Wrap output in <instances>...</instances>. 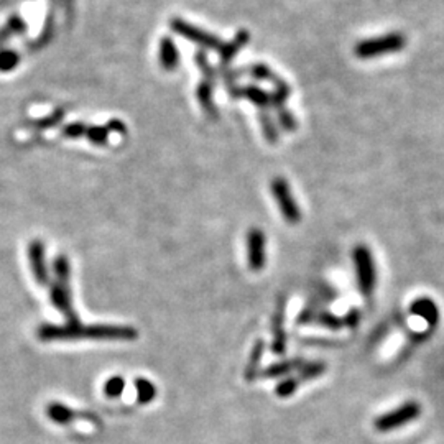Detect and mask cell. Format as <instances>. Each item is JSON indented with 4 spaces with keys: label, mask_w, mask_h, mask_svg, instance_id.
Instances as JSON below:
<instances>
[{
    "label": "cell",
    "mask_w": 444,
    "mask_h": 444,
    "mask_svg": "<svg viewBox=\"0 0 444 444\" xmlns=\"http://www.w3.org/2000/svg\"><path fill=\"white\" fill-rule=\"evenodd\" d=\"M258 118H260V126H262L265 138H267L270 143L278 142V127H277V122H273V118L268 116L267 111H265V112H260Z\"/></svg>",
    "instance_id": "cell-21"
},
{
    "label": "cell",
    "mask_w": 444,
    "mask_h": 444,
    "mask_svg": "<svg viewBox=\"0 0 444 444\" xmlns=\"http://www.w3.org/2000/svg\"><path fill=\"white\" fill-rule=\"evenodd\" d=\"M270 189H272V194L277 201L280 213L283 216V219L290 224H296V222L301 221V209L298 206L296 199L291 193V188L286 180L283 178H275L270 185Z\"/></svg>",
    "instance_id": "cell-6"
},
{
    "label": "cell",
    "mask_w": 444,
    "mask_h": 444,
    "mask_svg": "<svg viewBox=\"0 0 444 444\" xmlns=\"http://www.w3.org/2000/svg\"><path fill=\"white\" fill-rule=\"evenodd\" d=\"M248 74H251L253 79L270 81V83H273V84H277L280 81L278 76H275L272 69H270L268 66H263V64H253V66L248 68Z\"/></svg>",
    "instance_id": "cell-24"
},
{
    "label": "cell",
    "mask_w": 444,
    "mask_h": 444,
    "mask_svg": "<svg viewBox=\"0 0 444 444\" xmlns=\"http://www.w3.org/2000/svg\"><path fill=\"white\" fill-rule=\"evenodd\" d=\"M420 415H421V405L418 402H415V400H410V402L402 403L395 410L387 411L385 415L378 416L373 426H375L377 431L388 433L398 430V428H403L405 425L411 423V421L418 420Z\"/></svg>",
    "instance_id": "cell-5"
},
{
    "label": "cell",
    "mask_w": 444,
    "mask_h": 444,
    "mask_svg": "<svg viewBox=\"0 0 444 444\" xmlns=\"http://www.w3.org/2000/svg\"><path fill=\"white\" fill-rule=\"evenodd\" d=\"M324 372H326V364H323V362H310V364H303L300 367L298 378H300V382H308L321 377Z\"/></svg>",
    "instance_id": "cell-20"
},
{
    "label": "cell",
    "mask_w": 444,
    "mask_h": 444,
    "mask_svg": "<svg viewBox=\"0 0 444 444\" xmlns=\"http://www.w3.org/2000/svg\"><path fill=\"white\" fill-rule=\"evenodd\" d=\"M53 272H55V283L50 288V301L63 316L66 318V324L76 326L79 324V318L76 315L73 308V296H71V285H69V277H71V265L66 256H58L53 262Z\"/></svg>",
    "instance_id": "cell-2"
},
{
    "label": "cell",
    "mask_w": 444,
    "mask_h": 444,
    "mask_svg": "<svg viewBox=\"0 0 444 444\" xmlns=\"http://www.w3.org/2000/svg\"><path fill=\"white\" fill-rule=\"evenodd\" d=\"M405 45H407V38H405L403 34L395 31V34H387L359 41L354 46V55L359 59H372L388 55V53L402 51Z\"/></svg>",
    "instance_id": "cell-3"
},
{
    "label": "cell",
    "mask_w": 444,
    "mask_h": 444,
    "mask_svg": "<svg viewBox=\"0 0 444 444\" xmlns=\"http://www.w3.org/2000/svg\"><path fill=\"white\" fill-rule=\"evenodd\" d=\"M270 94H272V106L278 111L281 107H285V102L288 101V97L291 94V88L285 83V81L280 79L278 83L275 84V91Z\"/></svg>",
    "instance_id": "cell-22"
},
{
    "label": "cell",
    "mask_w": 444,
    "mask_h": 444,
    "mask_svg": "<svg viewBox=\"0 0 444 444\" xmlns=\"http://www.w3.org/2000/svg\"><path fill=\"white\" fill-rule=\"evenodd\" d=\"M46 415H48V418H50L51 421H55V423L58 425H68V423H71L73 420L78 418V416H81L79 413H76L74 410L68 408L66 405L58 403V402H53L48 405Z\"/></svg>",
    "instance_id": "cell-15"
},
{
    "label": "cell",
    "mask_w": 444,
    "mask_h": 444,
    "mask_svg": "<svg viewBox=\"0 0 444 444\" xmlns=\"http://www.w3.org/2000/svg\"><path fill=\"white\" fill-rule=\"evenodd\" d=\"M277 116H278V123L285 130H295L298 127V122H296L295 116L288 109H286V107H281V109H278Z\"/></svg>",
    "instance_id": "cell-30"
},
{
    "label": "cell",
    "mask_w": 444,
    "mask_h": 444,
    "mask_svg": "<svg viewBox=\"0 0 444 444\" xmlns=\"http://www.w3.org/2000/svg\"><path fill=\"white\" fill-rule=\"evenodd\" d=\"M20 55L15 50H0V73H10L19 66Z\"/></svg>",
    "instance_id": "cell-23"
},
{
    "label": "cell",
    "mask_w": 444,
    "mask_h": 444,
    "mask_svg": "<svg viewBox=\"0 0 444 444\" xmlns=\"http://www.w3.org/2000/svg\"><path fill=\"white\" fill-rule=\"evenodd\" d=\"M107 130H109V132H121V133H123V132H126V126H123L122 121H117V118H113V121H111L109 123H107Z\"/></svg>",
    "instance_id": "cell-33"
},
{
    "label": "cell",
    "mask_w": 444,
    "mask_h": 444,
    "mask_svg": "<svg viewBox=\"0 0 444 444\" xmlns=\"http://www.w3.org/2000/svg\"><path fill=\"white\" fill-rule=\"evenodd\" d=\"M300 321H315L323 324V326H328L331 329H339L344 324V319H339L333 315H328V313H310L305 311L301 315Z\"/></svg>",
    "instance_id": "cell-17"
},
{
    "label": "cell",
    "mask_w": 444,
    "mask_h": 444,
    "mask_svg": "<svg viewBox=\"0 0 444 444\" xmlns=\"http://www.w3.org/2000/svg\"><path fill=\"white\" fill-rule=\"evenodd\" d=\"M26 31V21L20 17V15H12L7 20L2 29H0V48L7 45L9 40H12L14 36L24 35Z\"/></svg>",
    "instance_id": "cell-14"
},
{
    "label": "cell",
    "mask_w": 444,
    "mask_h": 444,
    "mask_svg": "<svg viewBox=\"0 0 444 444\" xmlns=\"http://www.w3.org/2000/svg\"><path fill=\"white\" fill-rule=\"evenodd\" d=\"M86 132H88V126L81 122H74L69 123L63 128V135L68 138H79V137H86Z\"/></svg>",
    "instance_id": "cell-31"
},
{
    "label": "cell",
    "mask_w": 444,
    "mask_h": 444,
    "mask_svg": "<svg viewBox=\"0 0 444 444\" xmlns=\"http://www.w3.org/2000/svg\"><path fill=\"white\" fill-rule=\"evenodd\" d=\"M196 64L199 66V69H201V73H203V76H204V79L206 81H211V83H214V79L218 78V74H219V71H216V69L211 66L209 64V61H208V58H206V55L203 51H199V53H196Z\"/></svg>",
    "instance_id": "cell-28"
},
{
    "label": "cell",
    "mask_w": 444,
    "mask_h": 444,
    "mask_svg": "<svg viewBox=\"0 0 444 444\" xmlns=\"http://www.w3.org/2000/svg\"><path fill=\"white\" fill-rule=\"evenodd\" d=\"M263 343L262 340H257L256 345H253V349L251 352V360H248V365L246 369V378L247 380H253L258 375V365H260V360H262L263 357Z\"/></svg>",
    "instance_id": "cell-19"
},
{
    "label": "cell",
    "mask_w": 444,
    "mask_h": 444,
    "mask_svg": "<svg viewBox=\"0 0 444 444\" xmlns=\"http://www.w3.org/2000/svg\"><path fill=\"white\" fill-rule=\"evenodd\" d=\"M352 260H354L357 286L364 296H370L375 290L377 283V268L373 262V256L367 246H357L352 251Z\"/></svg>",
    "instance_id": "cell-4"
},
{
    "label": "cell",
    "mask_w": 444,
    "mask_h": 444,
    "mask_svg": "<svg viewBox=\"0 0 444 444\" xmlns=\"http://www.w3.org/2000/svg\"><path fill=\"white\" fill-rule=\"evenodd\" d=\"M281 308H280V313L278 316H275V329H273V334H275V340H273V352H277V354H283L285 352V333H283V328H281Z\"/></svg>",
    "instance_id": "cell-26"
},
{
    "label": "cell",
    "mask_w": 444,
    "mask_h": 444,
    "mask_svg": "<svg viewBox=\"0 0 444 444\" xmlns=\"http://www.w3.org/2000/svg\"><path fill=\"white\" fill-rule=\"evenodd\" d=\"M38 339L43 343L51 340H76V339H96V340H135L138 333L130 326H116V324H76V326H58V324H41L36 331Z\"/></svg>",
    "instance_id": "cell-1"
},
{
    "label": "cell",
    "mask_w": 444,
    "mask_h": 444,
    "mask_svg": "<svg viewBox=\"0 0 444 444\" xmlns=\"http://www.w3.org/2000/svg\"><path fill=\"white\" fill-rule=\"evenodd\" d=\"M61 116H63V111H58V112H56V116L48 117V118H45V121H36V123H34V126H35V127H40V128L55 126L56 121H58V118L61 117Z\"/></svg>",
    "instance_id": "cell-32"
},
{
    "label": "cell",
    "mask_w": 444,
    "mask_h": 444,
    "mask_svg": "<svg viewBox=\"0 0 444 444\" xmlns=\"http://www.w3.org/2000/svg\"><path fill=\"white\" fill-rule=\"evenodd\" d=\"M170 26L175 34L185 36L186 40L193 41L194 45L206 48V50H218V51L221 50L222 41L218 36L213 34H208V31H204L203 29H198V26H194L191 24H188L186 20L173 19L170 21Z\"/></svg>",
    "instance_id": "cell-7"
},
{
    "label": "cell",
    "mask_w": 444,
    "mask_h": 444,
    "mask_svg": "<svg viewBox=\"0 0 444 444\" xmlns=\"http://www.w3.org/2000/svg\"><path fill=\"white\" fill-rule=\"evenodd\" d=\"M86 137H88L91 142L96 145H104L109 142V130H107V127H99V126L88 127Z\"/></svg>",
    "instance_id": "cell-29"
},
{
    "label": "cell",
    "mask_w": 444,
    "mask_h": 444,
    "mask_svg": "<svg viewBox=\"0 0 444 444\" xmlns=\"http://www.w3.org/2000/svg\"><path fill=\"white\" fill-rule=\"evenodd\" d=\"M248 40H251V35H248V31L241 30L239 34L232 38L229 43H224V45L221 46L219 55H221V63L224 64V68H227V64H229L232 59L237 56V53H239L242 48L247 45Z\"/></svg>",
    "instance_id": "cell-10"
},
{
    "label": "cell",
    "mask_w": 444,
    "mask_h": 444,
    "mask_svg": "<svg viewBox=\"0 0 444 444\" xmlns=\"http://www.w3.org/2000/svg\"><path fill=\"white\" fill-rule=\"evenodd\" d=\"M247 263L248 268L253 272H260L263 270L265 263H267V237H265L263 231L253 227L247 232Z\"/></svg>",
    "instance_id": "cell-8"
},
{
    "label": "cell",
    "mask_w": 444,
    "mask_h": 444,
    "mask_svg": "<svg viewBox=\"0 0 444 444\" xmlns=\"http://www.w3.org/2000/svg\"><path fill=\"white\" fill-rule=\"evenodd\" d=\"M160 64L165 71H175L180 64V51L171 38H161L160 43Z\"/></svg>",
    "instance_id": "cell-11"
},
{
    "label": "cell",
    "mask_w": 444,
    "mask_h": 444,
    "mask_svg": "<svg viewBox=\"0 0 444 444\" xmlns=\"http://www.w3.org/2000/svg\"><path fill=\"white\" fill-rule=\"evenodd\" d=\"M300 378L298 377H290V378H285L283 382H280V385L275 388V393L278 395L280 398H286L290 397V395H293L298 387H300Z\"/></svg>",
    "instance_id": "cell-27"
},
{
    "label": "cell",
    "mask_w": 444,
    "mask_h": 444,
    "mask_svg": "<svg viewBox=\"0 0 444 444\" xmlns=\"http://www.w3.org/2000/svg\"><path fill=\"white\" fill-rule=\"evenodd\" d=\"M301 365H303L301 359H293V360L278 362V364L270 365L268 369H265L263 372H260L258 375H260V377H265V378L283 377V375H286V373H290L291 370H295V369H298V367H301Z\"/></svg>",
    "instance_id": "cell-16"
},
{
    "label": "cell",
    "mask_w": 444,
    "mask_h": 444,
    "mask_svg": "<svg viewBox=\"0 0 444 444\" xmlns=\"http://www.w3.org/2000/svg\"><path fill=\"white\" fill-rule=\"evenodd\" d=\"M196 97L198 102L203 107V111L208 113L209 117L218 116V107L214 104V83L203 79L196 89Z\"/></svg>",
    "instance_id": "cell-13"
},
{
    "label": "cell",
    "mask_w": 444,
    "mask_h": 444,
    "mask_svg": "<svg viewBox=\"0 0 444 444\" xmlns=\"http://www.w3.org/2000/svg\"><path fill=\"white\" fill-rule=\"evenodd\" d=\"M45 243L41 241H31L29 246V260H30V267L31 273H34L35 281L38 285L46 286L50 283V273H48L46 267V256H45Z\"/></svg>",
    "instance_id": "cell-9"
},
{
    "label": "cell",
    "mask_w": 444,
    "mask_h": 444,
    "mask_svg": "<svg viewBox=\"0 0 444 444\" xmlns=\"http://www.w3.org/2000/svg\"><path fill=\"white\" fill-rule=\"evenodd\" d=\"M135 390H137V402L140 405L153 402L156 397V387L147 378H137L135 380Z\"/></svg>",
    "instance_id": "cell-18"
},
{
    "label": "cell",
    "mask_w": 444,
    "mask_h": 444,
    "mask_svg": "<svg viewBox=\"0 0 444 444\" xmlns=\"http://www.w3.org/2000/svg\"><path fill=\"white\" fill-rule=\"evenodd\" d=\"M411 313L415 316L426 319V323L431 324V326H436L438 319H440V310H438L436 303L430 300V298H420V300H416L411 305Z\"/></svg>",
    "instance_id": "cell-12"
},
{
    "label": "cell",
    "mask_w": 444,
    "mask_h": 444,
    "mask_svg": "<svg viewBox=\"0 0 444 444\" xmlns=\"http://www.w3.org/2000/svg\"><path fill=\"white\" fill-rule=\"evenodd\" d=\"M123 390H126V380H123V378L118 377V375L111 377L109 380L104 383V393L109 398L121 397V395L123 393Z\"/></svg>",
    "instance_id": "cell-25"
}]
</instances>
